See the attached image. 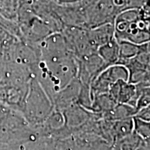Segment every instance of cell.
<instances>
[{"label": "cell", "instance_id": "cell-7", "mask_svg": "<svg viewBox=\"0 0 150 150\" xmlns=\"http://www.w3.org/2000/svg\"><path fill=\"white\" fill-rule=\"evenodd\" d=\"M114 4L117 6H124L123 5L126 4V0H114Z\"/></svg>", "mask_w": 150, "mask_h": 150}, {"label": "cell", "instance_id": "cell-8", "mask_svg": "<svg viewBox=\"0 0 150 150\" xmlns=\"http://www.w3.org/2000/svg\"><path fill=\"white\" fill-rule=\"evenodd\" d=\"M60 2L63 3H71V2H74V1H78V0H58Z\"/></svg>", "mask_w": 150, "mask_h": 150}, {"label": "cell", "instance_id": "cell-3", "mask_svg": "<svg viewBox=\"0 0 150 150\" xmlns=\"http://www.w3.org/2000/svg\"><path fill=\"white\" fill-rule=\"evenodd\" d=\"M119 79L129 81L128 70L121 64L112 65L98 76L94 84V90L97 93L108 91L110 86Z\"/></svg>", "mask_w": 150, "mask_h": 150}, {"label": "cell", "instance_id": "cell-1", "mask_svg": "<svg viewBox=\"0 0 150 150\" xmlns=\"http://www.w3.org/2000/svg\"><path fill=\"white\" fill-rule=\"evenodd\" d=\"M42 57L41 76L47 78L56 88H64L76 74V62L61 35H54L47 38L42 46Z\"/></svg>", "mask_w": 150, "mask_h": 150}, {"label": "cell", "instance_id": "cell-6", "mask_svg": "<svg viewBox=\"0 0 150 150\" xmlns=\"http://www.w3.org/2000/svg\"><path fill=\"white\" fill-rule=\"evenodd\" d=\"M135 124H136V130L142 134V135L149 136V122L147 121L142 120L141 119L136 117L135 120Z\"/></svg>", "mask_w": 150, "mask_h": 150}, {"label": "cell", "instance_id": "cell-2", "mask_svg": "<svg viewBox=\"0 0 150 150\" xmlns=\"http://www.w3.org/2000/svg\"><path fill=\"white\" fill-rule=\"evenodd\" d=\"M149 21L141 11L128 9L121 12L115 20L114 37L117 40H126L137 45L149 42Z\"/></svg>", "mask_w": 150, "mask_h": 150}, {"label": "cell", "instance_id": "cell-5", "mask_svg": "<svg viewBox=\"0 0 150 150\" xmlns=\"http://www.w3.org/2000/svg\"><path fill=\"white\" fill-rule=\"evenodd\" d=\"M97 53L104 63L116 64L119 60V44L115 38L98 47Z\"/></svg>", "mask_w": 150, "mask_h": 150}, {"label": "cell", "instance_id": "cell-4", "mask_svg": "<svg viewBox=\"0 0 150 150\" xmlns=\"http://www.w3.org/2000/svg\"><path fill=\"white\" fill-rule=\"evenodd\" d=\"M125 79H119L110 86V95L117 102L131 103L136 100V88L134 84Z\"/></svg>", "mask_w": 150, "mask_h": 150}]
</instances>
